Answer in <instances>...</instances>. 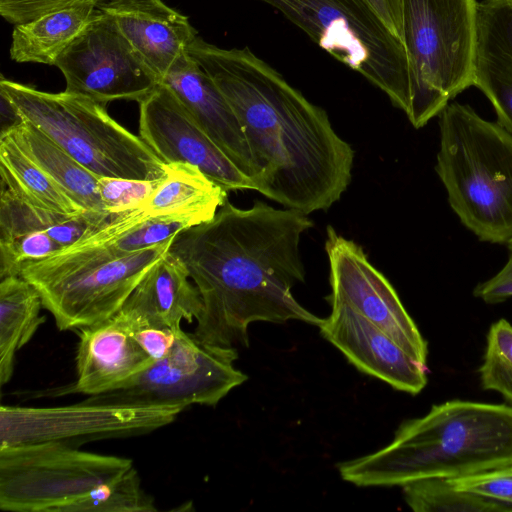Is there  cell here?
I'll list each match as a JSON object with an SVG mask.
<instances>
[{
	"label": "cell",
	"mask_w": 512,
	"mask_h": 512,
	"mask_svg": "<svg viewBox=\"0 0 512 512\" xmlns=\"http://www.w3.org/2000/svg\"><path fill=\"white\" fill-rule=\"evenodd\" d=\"M307 214L263 201L241 209L228 200L214 217L179 233L169 252L188 270L203 301L193 334L228 348L248 347L257 321L298 320L319 326L291 289L305 281L300 242L313 227Z\"/></svg>",
	"instance_id": "cell-1"
},
{
	"label": "cell",
	"mask_w": 512,
	"mask_h": 512,
	"mask_svg": "<svg viewBox=\"0 0 512 512\" xmlns=\"http://www.w3.org/2000/svg\"><path fill=\"white\" fill-rule=\"evenodd\" d=\"M187 52L235 112L261 172L259 193L307 215L340 200L355 152L323 108L248 47L220 48L197 35Z\"/></svg>",
	"instance_id": "cell-2"
},
{
	"label": "cell",
	"mask_w": 512,
	"mask_h": 512,
	"mask_svg": "<svg viewBox=\"0 0 512 512\" xmlns=\"http://www.w3.org/2000/svg\"><path fill=\"white\" fill-rule=\"evenodd\" d=\"M512 463V406L467 400L434 405L403 422L384 448L339 464L360 487L458 478Z\"/></svg>",
	"instance_id": "cell-3"
},
{
	"label": "cell",
	"mask_w": 512,
	"mask_h": 512,
	"mask_svg": "<svg viewBox=\"0 0 512 512\" xmlns=\"http://www.w3.org/2000/svg\"><path fill=\"white\" fill-rule=\"evenodd\" d=\"M0 509L153 512L131 459L60 442L0 447Z\"/></svg>",
	"instance_id": "cell-4"
},
{
	"label": "cell",
	"mask_w": 512,
	"mask_h": 512,
	"mask_svg": "<svg viewBox=\"0 0 512 512\" xmlns=\"http://www.w3.org/2000/svg\"><path fill=\"white\" fill-rule=\"evenodd\" d=\"M435 170L461 223L479 240L512 238V135L469 105L439 113Z\"/></svg>",
	"instance_id": "cell-5"
},
{
	"label": "cell",
	"mask_w": 512,
	"mask_h": 512,
	"mask_svg": "<svg viewBox=\"0 0 512 512\" xmlns=\"http://www.w3.org/2000/svg\"><path fill=\"white\" fill-rule=\"evenodd\" d=\"M3 90L29 122L99 177L156 180L167 164L107 112L106 104L69 93H50L1 77Z\"/></svg>",
	"instance_id": "cell-6"
},
{
	"label": "cell",
	"mask_w": 512,
	"mask_h": 512,
	"mask_svg": "<svg viewBox=\"0 0 512 512\" xmlns=\"http://www.w3.org/2000/svg\"><path fill=\"white\" fill-rule=\"evenodd\" d=\"M278 10L333 58L410 110L414 75L405 43L366 0H258Z\"/></svg>",
	"instance_id": "cell-7"
},
{
	"label": "cell",
	"mask_w": 512,
	"mask_h": 512,
	"mask_svg": "<svg viewBox=\"0 0 512 512\" xmlns=\"http://www.w3.org/2000/svg\"><path fill=\"white\" fill-rule=\"evenodd\" d=\"M171 242L130 254L68 247L26 265L20 276L37 289L59 330L80 329L115 315Z\"/></svg>",
	"instance_id": "cell-8"
},
{
	"label": "cell",
	"mask_w": 512,
	"mask_h": 512,
	"mask_svg": "<svg viewBox=\"0 0 512 512\" xmlns=\"http://www.w3.org/2000/svg\"><path fill=\"white\" fill-rule=\"evenodd\" d=\"M403 33L414 75L407 117L425 126L472 86L476 0H402Z\"/></svg>",
	"instance_id": "cell-9"
},
{
	"label": "cell",
	"mask_w": 512,
	"mask_h": 512,
	"mask_svg": "<svg viewBox=\"0 0 512 512\" xmlns=\"http://www.w3.org/2000/svg\"><path fill=\"white\" fill-rule=\"evenodd\" d=\"M237 348L211 345L179 327L170 353L123 386L89 396L90 404L173 406L217 405L247 380L234 366Z\"/></svg>",
	"instance_id": "cell-10"
},
{
	"label": "cell",
	"mask_w": 512,
	"mask_h": 512,
	"mask_svg": "<svg viewBox=\"0 0 512 512\" xmlns=\"http://www.w3.org/2000/svg\"><path fill=\"white\" fill-rule=\"evenodd\" d=\"M183 410L79 402L59 407L0 406V447L60 442L70 446L152 432L172 423Z\"/></svg>",
	"instance_id": "cell-11"
},
{
	"label": "cell",
	"mask_w": 512,
	"mask_h": 512,
	"mask_svg": "<svg viewBox=\"0 0 512 512\" xmlns=\"http://www.w3.org/2000/svg\"><path fill=\"white\" fill-rule=\"evenodd\" d=\"M54 66L66 80V92L106 105L115 100L139 103L160 84L114 20L97 8Z\"/></svg>",
	"instance_id": "cell-12"
},
{
	"label": "cell",
	"mask_w": 512,
	"mask_h": 512,
	"mask_svg": "<svg viewBox=\"0 0 512 512\" xmlns=\"http://www.w3.org/2000/svg\"><path fill=\"white\" fill-rule=\"evenodd\" d=\"M329 303L348 306L387 333L408 355L427 365L428 345L389 280L368 260L363 248L328 226Z\"/></svg>",
	"instance_id": "cell-13"
},
{
	"label": "cell",
	"mask_w": 512,
	"mask_h": 512,
	"mask_svg": "<svg viewBox=\"0 0 512 512\" xmlns=\"http://www.w3.org/2000/svg\"><path fill=\"white\" fill-rule=\"evenodd\" d=\"M139 136L166 164L196 166L227 191L256 190L163 83L139 102Z\"/></svg>",
	"instance_id": "cell-14"
},
{
	"label": "cell",
	"mask_w": 512,
	"mask_h": 512,
	"mask_svg": "<svg viewBox=\"0 0 512 512\" xmlns=\"http://www.w3.org/2000/svg\"><path fill=\"white\" fill-rule=\"evenodd\" d=\"M321 335L359 371L396 390L417 395L427 384L426 367L415 361L387 333L346 305L331 303Z\"/></svg>",
	"instance_id": "cell-15"
},
{
	"label": "cell",
	"mask_w": 512,
	"mask_h": 512,
	"mask_svg": "<svg viewBox=\"0 0 512 512\" xmlns=\"http://www.w3.org/2000/svg\"><path fill=\"white\" fill-rule=\"evenodd\" d=\"M160 83L173 91L210 139L253 180L257 191L261 172L235 112L212 78L185 52Z\"/></svg>",
	"instance_id": "cell-16"
},
{
	"label": "cell",
	"mask_w": 512,
	"mask_h": 512,
	"mask_svg": "<svg viewBox=\"0 0 512 512\" xmlns=\"http://www.w3.org/2000/svg\"><path fill=\"white\" fill-rule=\"evenodd\" d=\"M133 328L117 312L112 317L79 329L76 381L65 392L89 396L123 386L154 361L132 336Z\"/></svg>",
	"instance_id": "cell-17"
},
{
	"label": "cell",
	"mask_w": 512,
	"mask_h": 512,
	"mask_svg": "<svg viewBox=\"0 0 512 512\" xmlns=\"http://www.w3.org/2000/svg\"><path fill=\"white\" fill-rule=\"evenodd\" d=\"M109 15L159 82L197 36L188 18L162 0H104Z\"/></svg>",
	"instance_id": "cell-18"
},
{
	"label": "cell",
	"mask_w": 512,
	"mask_h": 512,
	"mask_svg": "<svg viewBox=\"0 0 512 512\" xmlns=\"http://www.w3.org/2000/svg\"><path fill=\"white\" fill-rule=\"evenodd\" d=\"M182 261L168 251L148 270L119 312L135 330L145 326L175 329L203 311L196 285Z\"/></svg>",
	"instance_id": "cell-19"
},
{
	"label": "cell",
	"mask_w": 512,
	"mask_h": 512,
	"mask_svg": "<svg viewBox=\"0 0 512 512\" xmlns=\"http://www.w3.org/2000/svg\"><path fill=\"white\" fill-rule=\"evenodd\" d=\"M472 85L512 135V0L477 2Z\"/></svg>",
	"instance_id": "cell-20"
},
{
	"label": "cell",
	"mask_w": 512,
	"mask_h": 512,
	"mask_svg": "<svg viewBox=\"0 0 512 512\" xmlns=\"http://www.w3.org/2000/svg\"><path fill=\"white\" fill-rule=\"evenodd\" d=\"M94 4L67 6L16 24L10 57L18 63L55 65L58 57L85 28Z\"/></svg>",
	"instance_id": "cell-21"
},
{
	"label": "cell",
	"mask_w": 512,
	"mask_h": 512,
	"mask_svg": "<svg viewBox=\"0 0 512 512\" xmlns=\"http://www.w3.org/2000/svg\"><path fill=\"white\" fill-rule=\"evenodd\" d=\"M26 152L81 209L108 215L98 193L99 176L81 165L41 130L24 121L9 132Z\"/></svg>",
	"instance_id": "cell-22"
},
{
	"label": "cell",
	"mask_w": 512,
	"mask_h": 512,
	"mask_svg": "<svg viewBox=\"0 0 512 512\" xmlns=\"http://www.w3.org/2000/svg\"><path fill=\"white\" fill-rule=\"evenodd\" d=\"M227 192L198 167L170 163L158 187L139 209L148 216L199 214L210 220L228 200Z\"/></svg>",
	"instance_id": "cell-23"
},
{
	"label": "cell",
	"mask_w": 512,
	"mask_h": 512,
	"mask_svg": "<svg viewBox=\"0 0 512 512\" xmlns=\"http://www.w3.org/2000/svg\"><path fill=\"white\" fill-rule=\"evenodd\" d=\"M37 289L21 276H8L0 282V385L13 375L16 353L45 322Z\"/></svg>",
	"instance_id": "cell-24"
},
{
	"label": "cell",
	"mask_w": 512,
	"mask_h": 512,
	"mask_svg": "<svg viewBox=\"0 0 512 512\" xmlns=\"http://www.w3.org/2000/svg\"><path fill=\"white\" fill-rule=\"evenodd\" d=\"M1 188L25 201L66 215L85 212L16 143L11 133L0 136Z\"/></svg>",
	"instance_id": "cell-25"
},
{
	"label": "cell",
	"mask_w": 512,
	"mask_h": 512,
	"mask_svg": "<svg viewBox=\"0 0 512 512\" xmlns=\"http://www.w3.org/2000/svg\"><path fill=\"white\" fill-rule=\"evenodd\" d=\"M415 512H512V507L453 487L445 478H426L402 486Z\"/></svg>",
	"instance_id": "cell-26"
},
{
	"label": "cell",
	"mask_w": 512,
	"mask_h": 512,
	"mask_svg": "<svg viewBox=\"0 0 512 512\" xmlns=\"http://www.w3.org/2000/svg\"><path fill=\"white\" fill-rule=\"evenodd\" d=\"M479 377L483 389L498 392L512 406V324L506 319L489 328Z\"/></svg>",
	"instance_id": "cell-27"
},
{
	"label": "cell",
	"mask_w": 512,
	"mask_h": 512,
	"mask_svg": "<svg viewBox=\"0 0 512 512\" xmlns=\"http://www.w3.org/2000/svg\"><path fill=\"white\" fill-rule=\"evenodd\" d=\"M73 216L35 206L1 188L0 240L33 231L47 232L54 239L62 222Z\"/></svg>",
	"instance_id": "cell-28"
},
{
	"label": "cell",
	"mask_w": 512,
	"mask_h": 512,
	"mask_svg": "<svg viewBox=\"0 0 512 512\" xmlns=\"http://www.w3.org/2000/svg\"><path fill=\"white\" fill-rule=\"evenodd\" d=\"M62 250L61 246L44 231L24 233L0 240V278L20 276L23 268Z\"/></svg>",
	"instance_id": "cell-29"
},
{
	"label": "cell",
	"mask_w": 512,
	"mask_h": 512,
	"mask_svg": "<svg viewBox=\"0 0 512 512\" xmlns=\"http://www.w3.org/2000/svg\"><path fill=\"white\" fill-rule=\"evenodd\" d=\"M162 178L136 180L100 177L98 193L105 212L109 216L119 215L140 208L158 187Z\"/></svg>",
	"instance_id": "cell-30"
},
{
	"label": "cell",
	"mask_w": 512,
	"mask_h": 512,
	"mask_svg": "<svg viewBox=\"0 0 512 512\" xmlns=\"http://www.w3.org/2000/svg\"><path fill=\"white\" fill-rule=\"evenodd\" d=\"M456 489L512 507V463L474 475L447 479Z\"/></svg>",
	"instance_id": "cell-31"
},
{
	"label": "cell",
	"mask_w": 512,
	"mask_h": 512,
	"mask_svg": "<svg viewBox=\"0 0 512 512\" xmlns=\"http://www.w3.org/2000/svg\"><path fill=\"white\" fill-rule=\"evenodd\" d=\"M104 0H0V15L11 24H19L51 10Z\"/></svg>",
	"instance_id": "cell-32"
},
{
	"label": "cell",
	"mask_w": 512,
	"mask_h": 512,
	"mask_svg": "<svg viewBox=\"0 0 512 512\" xmlns=\"http://www.w3.org/2000/svg\"><path fill=\"white\" fill-rule=\"evenodd\" d=\"M508 261L492 278L479 283L473 291L476 298L487 304H498L512 297V238L506 243Z\"/></svg>",
	"instance_id": "cell-33"
},
{
	"label": "cell",
	"mask_w": 512,
	"mask_h": 512,
	"mask_svg": "<svg viewBox=\"0 0 512 512\" xmlns=\"http://www.w3.org/2000/svg\"><path fill=\"white\" fill-rule=\"evenodd\" d=\"M178 328L145 326L133 330L132 336L142 350L155 362L170 353Z\"/></svg>",
	"instance_id": "cell-34"
},
{
	"label": "cell",
	"mask_w": 512,
	"mask_h": 512,
	"mask_svg": "<svg viewBox=\"0 0 512 512\" xmlns=\"http://www.w3.org/2000/svg\"><path fill=\"white\" fill-rule=\"evenodd\" d=\"M385 26L401 41L403 33L402 0H366Z\"/></svg>",
	"instance_id": "cell-35"
},
{
	"label": "cell",
	"mask_w": 512,
	"mask_h": 512,
	"mask_svg": "<svg viewBox=\"0 0 512 512\" xmlns=\"http://www.w3.org/2000/svg\"><path fill=\"white\" fill-rule=\"evenodd\" d=\"M24 122L17 107L8 97V95L0 89V136L11 132Z\"/></svg>",
	"instance_id": "cell-36"
}]
</instances>
